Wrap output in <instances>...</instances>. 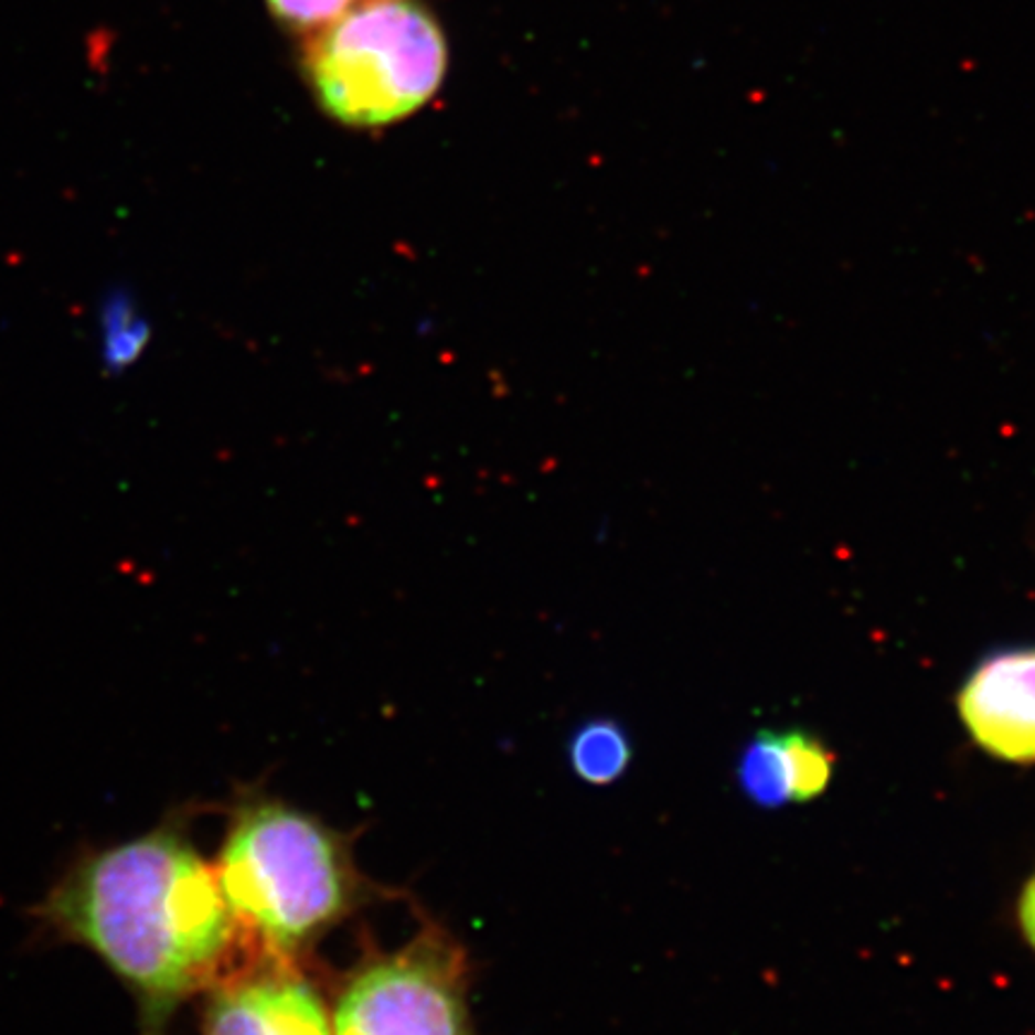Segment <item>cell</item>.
I'll use <instances>...</instances> for the list:
<instances>
[{
	"instance_id": "5b68a950",
	"label": "cell",
	"mask_w": 1035,
	"mask_h": 1035,
	"mask_svg": "<svg viewBox=\"0 0 1035 1035\" xmlns=\"http://www.w3.org/2000/svg\"><path fill=\"white\" fill-rule=\"evenodd\" d=\"M206 992L202 1035H333L331 1006L300 961L257 954Z\"/></svg>"
},
{
	"instance_id": "9c48e42d",
	"label": "cell",
	"mask_w": 1035,
	"mask_h": 1035,
	"mask_svg": "<svg viewBox=\"0 0 1035 1035\" xmlns=\"http://www.w3.org/2000/svg\"><path fill=\"white\" fill-rule=\"evenodd\" d=\"M96 324H99L102 362L110 372L130 367L145 351L149 327L135 307L130 292L110 290L108 296H104Z\"/></svg>"
},
{
	"instance_id": "52a82bcc",
	"label": "cell",
	"mask_w": 1035,
	"mask_h": 1035,
	"mask_svg": "<svg viewBox=\"0 0 1035 1035\" xmlns=\"http://www.w3.org/2000/svg\"><path fill=\"white\" fill-rule=\"evenodd\" d=\"M832 753L805 732H760L738 762V781L753 803L779 808L813 801L828 789Z\"/></svg>"
},
{
	"instance_id": "7a4b0ae2",
	"label": "cell",
	"mask_w": 1035,
	"mask_h": 1035,
	"mask_svg": "<svg viewBox=\"0 0 1035 1035\" xmlns=\"http://www.w3.org/2000/svg\"><path fill=\"white\" fill-rule=\"evenodd\" d=\"M214 873L243 940L300 963L374 897L351 839L274 796L235 803Z\"/></svg>"
},
{
	"instance_id": "277c9868",
	"label": "cell",
	"mask_w": 1035,
	"mask_h": 1035,
	"mask_svg": "<svg viewBox=\"0 0 1035 1035\" xmlns=\"http://www.w3.org/2000/svg\"><path fill=\"white\" fill-rule=\"evenodd\" d=\"M333 1035H478L470 963L456 937L427 920L391 952L362 957L331 1004Z\"/></svg>"
},
{
	"instance_id": "ba28073f",
	"label": "cell",
	"mask_w": 1035,
	"mask_h": 1035,
	"mask_svg": "<svg viewBox=\"0 0 1035 1035\" xmlns=\"http://www.w3.org/2000/svg\"><path fill=\"white\" fill-rule=\"evenodd\" d=\"M633 758L628 732L613 719H590L580 724L568 740V765L580 781L590 787H609L619 781Z\"/></svg>"
},
{
	"instance_id": "8fae6325",
	"label": "cell",
	"mask_w": 1035,
	"mask_h": 1035,
	"mask_svg": "<svg viewBox=\"0 0 1035 1035\" xmlns=\"http://www.w3.org/2000/svg\"><path fill=\"white\" fill-rule=\"evenodd\" d=\"M1018 926H1021V932H1024V937L1028 940V945L1035 949V875L1031 877V883L1026 885L1024 894H1021Z\"/></svg>"
},
{
	"instance_id": "8992f818",
	"label": "cell",
	"mask_w": 1035,
	"mask_h": 1035,
	"mask_svg": "<svg viewBox=\"0 0 1035 1035\" xmlns=\"http://www.w3.org/2000/svg\"><path fill=\"white\" fill-rule=\"evenodd\" d=\"M959 717L992 758L1035 762V645L988 654L959 693Z\"/></svg>"
},
{
	"instance_id": "3957f363",
	"label": "cell",
	"mask_w": 1035,
	"mask_h": 1035,
	"mask_svg": "<svg viewBox=\"0 0 1035 1035\" xmlns=\"http://www.w3.org/2000/svg\"><path fill=\"white\" fill-rule=\"evenodd\" d=\"M302 61L327 116L351 128H382L439 92L449 49L419 0H362L307 36Z\"/></svg>"
},
{
	"instance_id": "6da1fadb",
	"label": "cell",
	"mask_w": 1035,
	"mask_h": 1035,
	"mask_svg": "<svg viewBox=\"0 0 1035 1035\" xmlns=\"http://www.w3.org/2000/svg\"><path fill=\"white\" fill-rule=\"evenodd\" d=\"M39 918L128 988L137 1035H168L180 1006L233 969L243 940L214 865L175 820L82 856Z\"/></svg>"
},
{
	"instance_id": "30bf717a",
	"label": "cell",
	"mask_w": 1035,
	"mask_h": 1035,
	"mask_svg": "<svg viewBox=\"0 0 1035 1035\" xmlns=\"http://www.w3.org/2000/svg\"><path fill=\"white\" fill-rule=\"evenodd\" d=\"M360 3L362 0H267L269 12L278 22L307 36L339 20Z\"/></svg>"
}]
</instances>
